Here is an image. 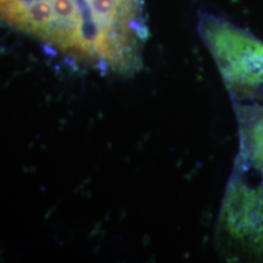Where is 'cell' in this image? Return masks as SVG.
Here are the masks:
<instances>
[{"mask_svg":"<svg viewBox=\"0 0 263 263\" xmlns=\"http://www.w3.org/2000/svg\"><path fill=\"white\" fill-rule=\"evenodd\" d=\"M0 21L74 61L98 66L87 0H0Z\"/></svg>","mask_w":263,"mask_h":263,"instance_id":"cell-1","label":"cell"},{"mask_svg":"<svg viewBox=\"0 0 263 263\" xmlns=\"http://www.w3.org/2000/svg\"><path fill=\"white\" fill-rule=\"evenodd\" d=\"M200 33L235 105H262L263 42L215 16H202Z\"/></svg>","mask_w":263,"mask_h":263,"instance_id":"cell-2","label":"cell"},{"mask_svg":"<svg viewBox=\"0 0 263 263\" xmlns=\"http://www.w3.org/2000/svg\"><path fill=\"white\" fill-rule=\"evenodd\" d=\"M218 233L235 254L263 259V172L240 157L223 197Z\"/></svg>","mask_w":263,"mask_h":263,"instance_id":"cell-3","label":"cell"},{"mask_svg":"<svg viewBox=\"0 0 263 263\" xmlns=\"http://www.w3.org/2000/svg\"><path fill=\"white\" fill-rule=\"evenodd\" d=\"M239 120L240 159L263 172V104L235 105Z\"/></svg>","mask_w":263,"mask_h":263,"instance_id":"cell-4","label":"cell"}]
</instances>
